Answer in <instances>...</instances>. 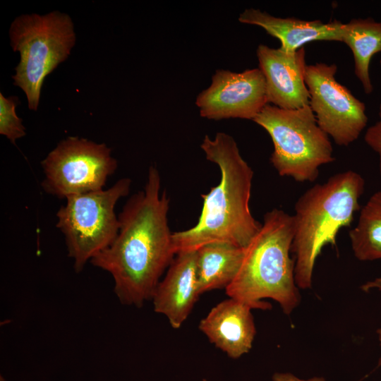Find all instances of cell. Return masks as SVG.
Returning a JSON list of instances; mask_svg holds the SVG:
<instances>
[{
    "instance_id": "obj_1",
    "label": "cell",
    "mask_w": 381,
    "mask_h": 381,
    "mask_svg": "<svg viewBox=\"0 0 381 381\" xmlns=\"http://www.w3.org/2000/svg\"><path fill=\"white\" fill-rule=\"evenodd\" d=\"M169 198L161 193L158 169L150 166L144 189L133 194L118 217L113 243L91 260L109 273L123 304L142 306L152 300L161 277L176 253L168 223Z\"/></svg>"
},
{
    "instance_id": "obj_2",
    "label": "cell",
    "mask_w": 381,
    "mask_h": 381,
    "mask_svg": "<svg viewBox=\"0 0 381 381\" xmlns=\"http://www.w3.org/2000/svg\"><path fill=\"white\" fill-rule=\"evenodd\" d=\"M200 147L207 160L220 169V181L202 194V208L195 225L172 234L176 254L194 251L212 243H229L245 248L261 227L251 214L253 171L241 156L230 135H206Z\"/></svg>"
},
{
    "instance_id": "obj_3",
    "label": "cell",
    "mask_w": 381,
    "mask_h": 381,
    "mask_svg": "<svg viewBox=\"0 0 381 381\" xmlns=\"http://www.w3.org/2000/svg\"><path fill=\"white\" fill-rule=\"evenodd\" d=\"M294 236L293 215L277 208L265 213L260 229L243 248L241 267L225 289L226 295L262 310L270 306L262 299L271 298L289 315L301 300L295 260L290 257Z\"/></svg>"
},
{
    "instance_id": "obj_4",
    "label": "cell",
    "mask_w": 381,
    "mask_h": 381,
    "mask_svg": "<svg viewBox=\"0 0 381 381\" xmlns=\"http://www.w3.org/2000/svg\"><path fill=\"white\" fill-rule=\"evenodd\" d=\"M365 185L359 173L348 170L315 184L297 200L291 251L295 255L294 274L299 289L311 288L318 255L326 245L335 246L340 229L351 225L354 214L361 207L359 199Z\"/></svg>"
},
{
    "instance_id": "obj_5",
    "label": "cell",
    "mask_w": 381,
    "mask_h": 381,
    "mask_svg": "<svg viewBox=\"0 0 381 381\" xmlns=\"http://www.w3.org/2000/svg\"><path fill=\"white\" fill-rule=\"evenodd\" d=\"M13 50L20 61L13 83L24 92L30 110H37L45 78L70 55L75 43L70 16L59 11L17 17L9 29Z\"/></svg>"
},
{
    "instance_id": "obj_6",
    "label": "cell",
    "mask_w": 381,
    "mask_h": 381,
    "mask_svg": "<svg viewBox=\"0 0 381 381\" xmlns=\"http://www.w3.org/2000/svg\"><path fill=\"white\" fill-rule=\"evenodd\" d=\"M253 121L270 135L274 146L270 160L281 176L313 182L320 167L335 159L329 135L309 105L284 109L267 104Z\"/></svg>"
},
{
    "instance_id": "obj_7",
    "label": "cell",
    "mask_w": 381,
    "mask_h": 381,
    "mask_svg": "<svg viewBox=\"0 0 381 381\" xmlns=\"http://www.w3.org/2000/svg\"><path fill=\"white\" fill-rule=\"evenodd\" d=\"M131 185L129 178H122L107 189L68 196L57 211L56 226L64 236L76 272L116 238L119 221L115 206L128 195Z\"/></svg>"
},
{
    "instance_id": "obj_8",
    "label": "cell",
    "mask_w": 381,
    "mask_h": 381,
    "mask_svg": "<svg viewBox=\"0 0 381 381\" xmlns=\"http://www.w3.org/2000/svg\"><path fill=\"white\" fill-rule=\"evenodd\" d=\"M41 186L58 198L104 189L117 169V161L105 143L77 136L62 140L41 162Z\"/></svg>"
},
{
    "instance_id": "obj_9",
    "label": "cell",
    "mask_w": 381,
    "mask_h": 381,
    "mask_svg": "<svg viewBox=\"0 0 381 381\" xmlns=\"http://www.w3.org/2000/svg\"><path fill=\"white\" fill-rule=\"evenodd\" d=\"M334 64L307 65L304 80L309 106L320 128L340 146L356 140L368 123L365 104L335 79Z\"/></svg>"
},
{
    "instance_id": "obj_10",
    "label": "cell",
    "mask_w": 381,
    "mask_h": 381,
    "mask_svg": "<svg viewBox=\"0 0 381 381\" xmlns=\"http://www.w3.org/2000/svg\"><path fill=\"white\" fill-rule=\"evenodd\" d=\"M268 104L265 77L259 68L237 73L219 69L195 104L200 116L210 120H253Z\"/></svg>"
},
{
    "instance_id": "obj_11",
    "label": "cell",
    "mask_w": 381,
    "mask_h": 381,
    "mask_svg": "<svg viewBox=\"0 0 381 381\" xmlns=\"http://www.w3.org/2000/svg\"><path fill=\"white\" fill-rule=\"evenodd\" d=\"M259 68L266 83L268 104L284 109L309 105L310 95L305 83L306 50L288 53L280 48L260 44L256 51Z\"/></svg>"
},
{
    "instance_id": "obj_12",
    "label": "cell",
    "mask_w": 381,
    "mask_h": 381,
    "mask_svg": "<svg viewBox=\"0 0 381 381\" xmlns=\"http://www.w3.org/2000/svg\"><path fill=\"white\" fill-rule=\"evenodd\" d=\"M197 251L177 253L152 297L154 310L178 329L190 313L198 296Z\"/></svg>"
},
{
    "instance_id": "obj_13",
    "label": "cell",
    "mask_w": 381,
    "mask_h": 381,
    "mask_svg": "<svg viewBox=\"0 0 381 381\" xmlns=\"http://www.w3.org/2000/svg\"><path fill=\"white\" fill-rule=\"evenodd\" d=\"M251 306L229 297L214 306L199 324L217 348L236 359L252 348L256 334Z\"/></svg>"
},
{
    "instance_id": "obj_14",
    "label": "cell",
    "mask_w": 381,
    "mask_h": 381,
    "mask_svg": "<svg viewBox=\"0 0 381 381\" xmlns=\"http://www.w3.org/2000/svg\"><path fill=\"white\" fill-rule=\"evenodd\" d=\"M238 21L260 26L279 40L283 51L293 53L306 43L316 40L341 42L343 23L337 20L324 23L320 20H304L294 18L274 17L256 8H246Z\"/></svg>"
},
{
    "instance_id": "obj_15",
    "label": "cell",
    "mask_w": 381,
    "mask_h": 381,
    "mask_svg": "<svg viewBox=\"0 0 381 381\" xmlns=\"http://www.w3.org/2000/svg\"><path fill=\"white\" fill-rule=\"evenodd\" d=\"M197 276L200 294L226 289L241 267L243 248L229 243H212L197 250Z\"/></svg>"
},
{
    "instance_id": "obj_16",
    "label": "cell",
    "mask_w": 381,
    "mask_h": 381,
    "mask_svg": "<svg viewBox=\"0 0 381 381\" xmlns=\"http://www.w3.org/2000/svg\"><path fill=\"white\" fill-rule=\"evenodd\" d=\"M341 42L351 49L354 73L361 83L364 92L373 91L369 66L372 57L381 52V22L372 18H353L341 28Z\"/></svg>"
},
{
    "instance_id": "obj_17",
    "label": "cell",
    "mask_w": 381,
    "mask_h": 381,
    "mask_svg": "<svg viewBox=\"0 0 381 381\" xmlns=\"http://www.w3.org/2000/svg\"><path fill=\"white\" fill-rule=\"evenodd\" d=\"M359 212L349 233L353 253L361 261L381 260V190L372 194Z\"/></svg>"
},
{
    "instance_id": "obj_18",
    "label": "cell",
    "mask_w": 381,
    "mask_h": 381,
    "mask_svg": "<svg viewBox=\"0 0 381 381\" xmlns=\"http://www.w3.org/2000/svg\"><path fill=\"white\" fill-rule=\"evenodd\" d=\"M18 103L17 97H6L0 93V134L13 145L26 134L22 120L16 114V107Z\"/></svg>"
},
{
    "instance_id": "obj_19",
    "label": "cell",
    "mask_w": 381,
    "mask_h": 381,
    "mask_svg": "<svg viewBox=\"0 0 381 381\" xmlns=\"http://www.w3.org/2000/svg\"><path fill=\"white\" fill-rule=\"evenodd\" d=\"M378 115L379 121L367 129L364 135V140L379 156V174L381 179V104L379 107Z\"/></svg>"
},
{
    "instance_id": "obj_20",
    "label": "cell",
    "mask_w": 381,
    "mask_h": 381,
    "mask_svg": "<svg viewBox=\"0 0 381 381\" xmlns=\"http://www.w3.org/2000/svg\"><path fill=\"white\" fill-rule=\"evenodd\" d=\"M272 381H325V380L321 377L301 379L291 373H275L272 376Z\"/></svg>"
},
{
    "instance_id": "obj_21",
    "label": "cell",
    "mask_w": 381,
    "mask_h": 381,
    "mask_svg": "<svg viewBox=\"0 0 381 381\" xmlns=\"http://www.w3.org/2000/svg\"><path fill=\"white\" fill-rule=\"evenodd\" d=\"M361 289L365 292L369 291L373 289H377L381 291V275L378 277H376L373 280L368 281L364 283L361 286ZM377 334L381 348V326L377 329Z\"/></svg>"
},
{
    "instance_id": "obj_22",
    "label": "cell",
    "mask_w": 381,
    "mask_h": 381,
    "mask_svg": "<svg viewBox=\"0 0 381 381\" xmlns=\"http://www.w3.org/2000/svg\"><path fill=\"white\" fill-rule=\"evenodd\" d=\"M378 366H381V357L378 360Z\"/></svg>"
},
{
    "instance_id": "obj_23",
    "label": "cell",
    "mask_w": 381,
    "mask_h": 381,
    "mask_svg": "<svg viewBox=\"0 0 381 381\" xmlns=\"http://www.w3.org/2000/svg\"><path fill=\"white\" fill-rule=\"evenodd\" d=\"M380 65H381V59H380Z\"/></svg>"
}]
</instances>
